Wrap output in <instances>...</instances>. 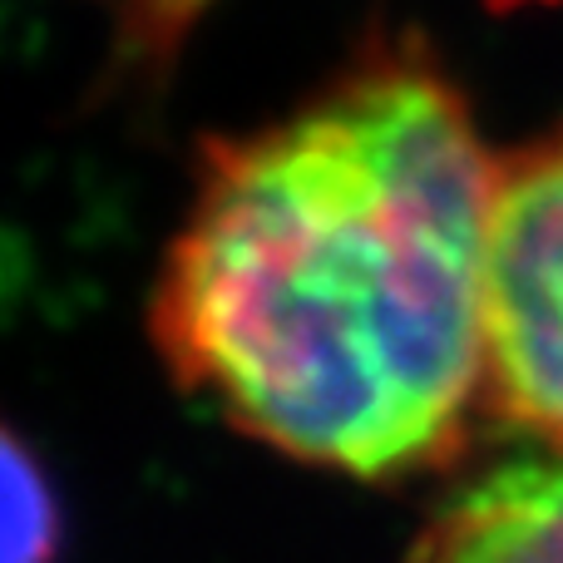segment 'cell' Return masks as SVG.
Here are the masks:
<instances>
[{"mask_svg":"<svg viewBox=\"0 0 563 563\" xmlns=\"http://www.w3.org/2000/svg\"><path fill=\"white\" fill-rule=\"evenodd\" d=\"M499 158L420 40L203 148L148 327L188 396L356 479L445 465L489 410Z\"/></svg>","mask_w":563,"mask_h":563,"instance_id":"1","label":"cell"},{"mask_svg":"<svg viewBox=\"0 0 563 563\" xmlns=\"http://www.w3.org/2000/svg\"><path fill=\"white\" fill-rule=\"evenodd\" d=\"M489 410L563 455V129L499 158L489 218Z\"/></svg>","mask_w":563,"mask_h":563,"instance_id":"2","label":"cell"},{"mask_svg":"<svg viewBox=\"0 0 563 563\" xmlns=\"http://www.w3.org/2000/svg\"><path fill=\"white\" fill-rule=\"evenodd\" d=\"M406 563H563V455L470 485L430 519Z\"/></svg>","mask_w":563,"mask_h":563,"instance_id":"3","label":"cell"},{"mask_svg":"<svg viewBox=\"0 0 563 563\" xmlns=\"http://www.w3.org/2000/svg\"><path fill=\"white\" fill-rule=\"evenodd\" d=\"M59 505L45 470L0 426V563H55Z\"/></svg>","mask_w":563,"mask_h":563,"instance_id":"4","label":"cell"}]
</instances>
